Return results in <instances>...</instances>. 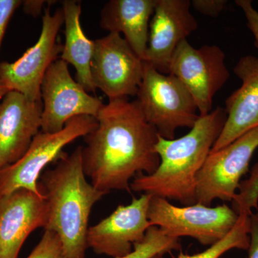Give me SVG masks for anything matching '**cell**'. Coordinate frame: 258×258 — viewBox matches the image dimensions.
<instances>
[{
    "instance_id": "cell-1",
    "label": "cell",
    "mask_w": 258,
    "mask_h": 258,
    "mask_svg": "<svg viewBox=\"0 0 258 258\" xmlns=\"http://www.w3.org/2000/svg\"><path fill=\"white\" fill-rule=\"evenodd\" d=\"M98 125L85 136L83 171L91 183L106 195L131 191L138 174H151L159 165L157 129L148 122L137 100H111L96 117Z\"/></svg>"
},
{
    "instance_id": "cell-2",
    "label": "cell",
    "mask_w": 258,
    "mask_h": 258,
    "mask_svg": "<svg viewBox=\"0 0 258 258\" xmlns=\"http://www.w3.org/2000/svg\"><path fill=\"white\" fill-rule=\"evenodd\" d=\"M225 108L217 107L200 115L189 133L179 139L159 135L156 152L159 165L151 174H140L131 182V190L172 200L182 205L196 204L197 179L212 148L225 125Z\"/></svg>"
},
{
    "instance_id": "cell-3",
    "label": "cell",
    "mask_w": 258,
    "mask_h": 258,
    "mask_svg": "<svg viewBox=\"0 0 258 258\" xmlns=\"http://www.w3.org/2000/svg\"><path fill=\"white\" fill-rule=\"evenodd\" d=\"M83 146L68 154L62 152L52 169L44 171L38 189L47 205L45 230L60 237L66 258H86L90 215L104 194L86 179Z\"/></svg>"
},
{
    "instance_id": "cell-4",
    "label": "cell",
    "mask_w": 258,
    "mask_h": 258,
    "mask_svg": "<svg viewBox=\"0 0 258 258\" xmlns=\"http://www.w3.org/2000/svg\"><path fill=\"white\" fill-rule=\"evenodd\" d=\"M137 96L146 119L164 139H174L179 128H192L200 117L195 99L180 80L145 61Z\"/></svg>"
},
{
    "instance_id": "cell-5",
    "label": "cell",
    "mask_w": 258,
    "mask_h": 258,
    "mask_svg": "<svg viewBox=\"0 0 258 258\" xmlns=\"http://www.w3.org/2000/svg\"><path fill=\"white\" fill-rule=\"evenodd\" d=\"M239 215L226 205L215 208L196 203L176 207L167 200L151 197L148 219L170 237H190L203 245L212 246L235 227Z\"/></svg>"
},
{
    "instance_id": "cell-6",
    "label": "cell",
    "mask_w": 258,
    "mask_h": 258,
    "mask_svg": "<svg viewBox=\"0 0 258 258\" xmlns=\"http://www.w3.org/2000/svg\"><path fill=\"white\" fill-rule=\"evenodd\" d=\"M97 125L95 117L80 115L67 122L60 132L45 133L40 131L23 157L0 171V195L5 196L19 189L41 194L38 181L45 167L59 159L66 146L91 133Z\"/></svg>"
},
{
    "instance_id": "cell-7",
    "label": "cell",
    "mask_w": 258,
    "mask_h": 258,
    "mask_svg": "<svg viewBox=\"0 0 258 258\" xmlns=\"http://www.w3.org/2000/svg\"><path fill=\"white\" fill-rule=\"evenodd\" d=\"M42 20L41 33L36 43L15 62H0V83L10 91L22 93L35 101H42V80L50 64L58 59L63 47L57 40L64 24L62 8L51 13L49 5Z\"/></svg>"
},
{
    "instance_id": "cell-8",
    "label": "cell",
    "mask_w": 258,
    "mask_h": 258,
    "mask_svg": "<svg viewBox=\"0 0 258 258\" xmlns=\"http://www.w3.org/2000/svg\"><path fill=\"white\" fill-rule=\"evenodd\" d=\"M258 148V127L232 143L210 152L197 179L196 203L210 207L217 199L231 202Z\"/></svg>"
},
{
    "instance_id": "cell-9",
    "label": "cell",
    "mask_w": 258,
    "mask_h": 258,
    "mask_svg": "<svg viewBox=\"0 0 258 258\" xmlns=\"http://www.w3.org/2000/svg\"><path fill=\"white\" fill-rule=\"evenodd\" d=\"M169 74L176 76L191 93L200 115L212 111L213 99L230 79L225 54L217 45L194 47L187 40L179 44L171 58Z\"/></svg>"
},
{
    "instance_id": "cell-10",
    "label": "cell",
    "mask_w": 258,
    "mask_h": 258,
    "mask_svg": "<svg viewBox=\"0 0 258 258\" xmlns=\"http://www.w3.org/2000/svg\"><path fill=\"white\" fill-rule=\"evenodd\" d=\"M41 132L56 133L80 115L96 118L104 103L91 96L70 74L69 64L58 58L48 68L41 85Z\"/></svg>"
},
{
    "instance_id": "cell-11",
    "label": "cell",
    "mask_w": 258,
    "mask_h": 258,
    "mask_svg": "<svg viewBox=\"0 0 258 258\" xmlns=\"http://www.w3.org/2000/svg\"><path fill=\"white\" fill-rule=\"evenodd\" d=\"M144 61L120 34L111 32L95 40L91 77L96 89L109 101L137 96Z\"/></svg>"
},
{
    "instance_id": "cell-12",
    "label": "cell",
    "mask_w": 258,
    "mask_h": 258,
    "mask_svg": "<svg viewBox=\"0 0 258 258\" xmlns=\"http://www.w3.org/2000/svg\"><path fill=\"white\" fill-rule=\"evenodd\" d=\"M152 195L142 194L127 205H119L109 216L90 227L88 247L98 254L113 258L124 257L134 244L144 240L151 227L148 219Z\"/></svg>"
},
{
    "instance_id": "cell-13",
    "label": "cell",
    "mask_w": 258,
    "mask_h": 258,
    "mask_svg": "<svg viewBox=\"0 0 258 258\" xmlns=\"http://www.w3.org/2000/svg\"><path fill=\"white\" fill-rule=\"evenodd\" d=\"M191 8L189 0H157L144 61L161 74H169L176 49L198 28Z\"/></svg>"
},
{
    "instance_id": "cell-14",
    "label": "cell",
    "mask_w": 258,
    "mask_h": 258,
    "mask_svg": "<svg viewBox=\"0 0 258 258\" xmlns=\"http://www.w3.org/2000/svg\"><path fill=\"white\" fill-rule=\"evenodd\" d=\"M42 101L10 91L0 100V171L15 164L41 131Z\"/></svg>"
},
{
    "instance_id": "cell-15",
    "label": "cell",
    "mask_w": 258,
    "mask_h": 258,
    "mask_svg": "<svg viewBox=\"0 0 258 258\" xmlns=\"http://www.w3.org/2000/svg\"><path fill=\"white\" fill-rule=\"evenodd\" d=\"M47 205L45 197L27 189H19L0 201V258H18L29 235L37 228H45Z\"/></svg>"
},
{
    "instance_id": "cell-16",
    "label": "cell",
    "mask_w": 258,
    "mask_h": 258,
    "mask_svg": "<svg viewBox=\"0 0 258 258\" xmlns=\"http://www.w3.org/2000/svg\"><path fill=\"white\" fill-rule=\"evenodd\" d=\"M233 71L242 85L226 100L225 125L210 152L220 150L258 127V57L243 56Z\"/></svg>"
},
{
    "instance_id": "cell-17",
    "label": "cell",
    "mask_w": 258,
    "mask_h": 258,
    "mask_svg": "<svg viewBox=\"0 0 258 258\" xmlns=\"http://www.w3.org/2000/svg\"><path fill=\"white\" fill-rule=\"evenodd\" d=\"M157 0H110L102 8L100 26L122 33L134 52L144 61L149 24Z\"/></svg>"
},
{
    "instance_id": "cell-18",
    "label": "cell",
    "mask_w": 258,
    "mask_h": 258,
    "mask_svg": "<svg viewBox=\"0 0 258 258\" xmlns=\"http://www.w3.org/2000/svg\"><path fill=\"white\" fill-rule=\"evenodd\" d=\"M62 5L66 41L60 59L74 66L76 70V81L87 92L95 93L96 89L93 85L91 71L95 41L86 37L81 27V2L64 0Z\"/></svg>"
},
{
    "instance_id": "cell-19",
    "label": "cell",
    "mask_w": 258,
    "mask_h": 258,
    "mask_svg": "<svg viewBox=\"0 0 258 258\" xmlns=\"http://www.w3.org/2000/svg\"><path fill=\"white\" fill-rule=\"evenodd\" d=\"M252 214L241 212L237 224L222 240L210 246L203 252L195 254L181 252L177 258H220L222 254L232 249L247 250L249 244V222Z\"/></svg>"
},
{
    "instance_id": "cell-20",
    "label": "cell",
    "mask_w": 258,
    "mask_h": 258,
    "mask_svg": "<svg viewBox=\"0 0 258 258\" xmlns=\"http://www.w3.org/2000/svg\"><path fill=\"white\" fill-rule=\"evenodd\" d=\"M181 248L179 239L170 237L155 226H151L144 240L134 244L130 253L120 258H152Z\"/></svg>"
},
{
    "instance_id": "cell-21",
    "label": "cell",
    "mask_w": 258,
    "mask_h": 258,
    "mask_svg": "<svg viewBox=\"0 0 258 258\" xmlns=\"http://www.w3.org/2000/svg\"><path fill=\"white\" fill-rule=\"evenodd\" d=\"M239 193L232 200V210L238 215L240 212L252 213V209L258 210V163L251 171L249 179L240 183Z\"/></svg>"
},
{
    "instance_id": "cell-22",
    "label": "cell",
    "mask_w": 258,
    "mask_h": 258,
    "mask_svg": "<svg viewBox=\"0 0 258 258\" xmlns=\"http://www.w3.org/2000/svg\"><path fill=\"white\" fill-rule=\"evenodd\" d=\"M26 258H66L60 237L55 232L45 230L41 240Z\"/></svg>"
},
{
    "instance_id": "cell-23",
    "label": "cell",
    "mask_w": 258,
    "mask_h": 258,
    "mask_svg": "<svg viewBox=\"0 0 258 258\" xmlns=\"http://www.w3.org/2000/svg\"><path fill=\"white\" fill-rule=\"evenodd\" d=\"M226 0H192L191 7L205 16L217 18L225 9Z\"/></svg>"
},
{
    "instance_id": "cell-24",
    "label": "cell",
    "mask_w": 258,
    "mask_h": 258,
    "mask_svg": "<svg viewBox=\"0 0 258 258\" xmlns=\"http://www.w3.org/2000/svg\"><path fill=\"white\" fill-rule=\"evenodd\" d=\"M236 5L243 12L249 29L254 39V45L258 50V11L250 0H236Z\"/></svg>"
},
{
    "instance_id": "cell-25",
    "label": "cell",
    "mask_w": 258,
    "mask_h": 258,
    "mask_svg": "<svg viewBox=\"0 0 258 258\" xmlns=\"http://www.w3.org/2000/svg\"><path fill=\"white\" fill-rule=\"evenodd\" d=\"M22 4L21 0H0V47L8 24L15 12Z\"/></svg>"
},
{
    "instance_id": "cell-26",
    "label": "cell",
    "mask_w": 258,
    "mask_h": 258,
    "mask_svg": "<svg viewBox=\"0 0 258 258\" xmlns=\"http://www.w3.org/2000/svg\"><path fill=\"white\" fill-rule=\"evenodd\" d=\"M247 258H258V211L252 213L249 222V244Z\"/></svg>"
},
{
    "instance_id": "cell-27",
    "label": "cell",
    "mask_w": 258,
    "mask_h": 258,
    "mask_svg": "<svg viewBox=\"0 0 258 258\" xmlns=\"http://www.w3.org/2000/svg\"><path fill=\"white\" fill-rule=\"evenodd\" d=\"M48 2L45 0H25L23 1V4H22L23 11L27 15L37 17L41 14L42 8Z\"/></svg>"
},
{
    "instance_id": "cell-28",
    "label": "cell",
    "mask_w": 258,
    "mask_h": 258,
    "mask_svg": "<svg viewBox=\"0 0 258 258\" xmlns=\"http://www.w3.org/2000/svg\"><path fill=\"white\" fill-rule=\"evenodd\" d=\"M9 91H10L8 88L5 87V86H3V84L0 83V100H1L7 93L9 92Z\"/></svg>"
},
{
    "instance_id": "cell-29",
    "label": "cell",
    "mask_w": 258,
    "mask_h": 258,
    "mask_svg": "<svg viewBox=\"0 0 258 258\" xmlns=\"http://www.w3.org/2000/svg\"><path fill=\"white\" fill-rule=\"evenodd\" d=\"M152 258H165V257H164V256L163 255V254H157V255L154 256V257H153Z\"/></svg>"
},
{
    "instance_id": "cell-30",
    "label": "cell",
    "mask_w": 258,
    "mask_h": 258,
    "mask_svg": "<svg viewBox=\"0 0 258 258\" xmlns=\"http://www.w3.org/2000/svg\"><path fill=\"white\" fill-rule=\"evenodd\" d=\"M1 198H2V196H1V195H0V201H1Z\"/></svg>"
},
{
    "instance_id": "cell-31",
    "label": "cell",
    "mask_w": 258,
    "mask_h": 258,
    "mask_svg": "<svg viewBox=\"0 0 258 258\" xmlns=\"http://www.w3.org/2000/svg\"><path fill=\"white\" fill-rule=\"evenodd\" d=\"M220 258H222V257H220Z\"/></svg>"
}]
</instances>
